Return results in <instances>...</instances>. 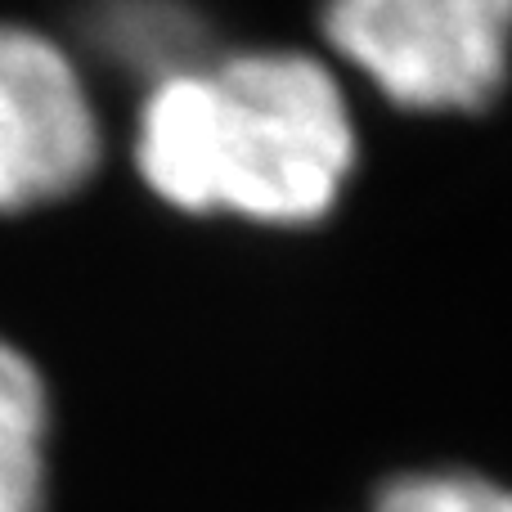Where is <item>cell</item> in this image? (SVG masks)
<instances>
[{"mask_svg": "<svg viewBox=\"0 0 512 512\" xmlns=\"http://www.w3.org/2000/svg\"><path fill=\"white\" fill-rule=\"evenodd\" d=\"M324 32L409 113H481L512 68V0H328Z\"/></svg>", "mask_w": 512, "mask_h": 512, "instance_id": "cell-2", "label": "cell"}, {"mask_svg": "<svg viewBox=\"0 0 512 512\" xmlns=\"http://www.w3.org/2000/svg\"><path fill=\"white\" fill-rule=\"evenodd\" d=\"M135 167L180 212L310 225L355 167L351 108L310 54L261 50L176 68L140 108Z\"/></svg>", "mask_w": 512, "mask_h": 512, "instance_id": "cell-1", "label": "cell"}, {"mask_svg": "<svg viewBox=\"0 0 512 512\" xmlns=\"http://www.w3.org/2000/svg\"><path fill=\"white\" fill-rule=\"evenodd\" d=\"M373 512H512V490L472 472H409L378 490Z\"/></svg>", "mask_w": 512, "mask_h": 512, "instance_id": "cell-5", "label": "cell"}, {"mask_svg": "<svg viewBox=\"0 0 512 512\" xmlns=\"http://www.w3.org/2000/svg\"><path fill=\"white\" fill-rule=\"evenodd\" d=\"M99 167V117L72 59L0 23V212L77 194Z\"/></svg>", "mask_w": 512, "mask_h": 512, "instance_id": "cell-3", "label": "cell"}, {"mask_svg": "<svg viewBox=\"0 0 512 512\" xmlns=\"http://www.w3.org/2000/svg\"><path fill=\"white\" fill-rule=\"evenodd\" d=\"M50 400L36 364L0 342V512H41Z\"/></svg>", "mask_w": 512, "mask_h": 512, "instance_id": "cell-4", "label": "cell"}]
</instances>
